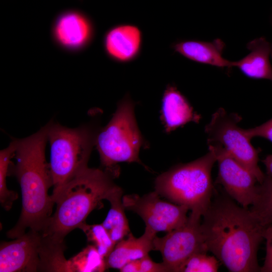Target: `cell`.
<instances>
[{"label":"cell","instance_id":"cell-30","mask_svg":"<svg viewBox=\"0 0 272 272\" xmlns=\"http://www.w3.org/2000/svg\"><path fill=\"white\" fill-rule=\"evenodd\" d=\"M270 48H271V50H270V56L272 58V43L270 44Z\"/></svg>","mask_w":272,"mask_h":272},{"label":"cell","instance_id":"cell-27","mask_svg":"<svg viewBox=\"0 0 272 272\" xmlns=\"http://www.w3.org/2000/svg\"><path fill=\"white\" fill-rule=\"evenodd\" d=\"M140 272H167L168 268L164 263H156L153 261L149 254L139 259Z\"/></svg>","mask_w":272,"mask_h":272},{"label":"cell","instance_id":"cell-7","mask_svg":"<svg viewBox=\"0 0 272 272\" xmlns=\"http://www.w3.org/2000/svg\"><path fill=\"white\" fill-rule=\"evenodd\" d=\"M241 120L238 114L219 108L205 126L208 145L225 150L249 170L260 184L265 177L258 165L260 150L252 146L245 129L239 126Z\"/></svg>","mask_w":272,"mask_h":272},{"label":"cell","instance_id":"cell-31","mask_svg":"<svg viewBox=\"0 0 272 272\" xmlns=\"http://www.w3.org/2000/svg\"><path fill=\"white\" fill-rule=\"evenodd\" d=\"M81 1H82V0H81Z\"/></svg>","mask_w":272,"mask_h":272},{"label":"cell","instance_id":"cell-6","mask_svg":"<svg viewBox=\"0 0 272 272\" xmlns=\"http://www.w3.org/2000/svg\"><path fill=\"white\" fill-rule=\"evenodd\" d=\"M133 103L126 95L118 104L109 123L98 132L96 145L102 169L114 177L120 162L141 163L139 152L144 140L138 127Z\"/></svg>","mask_w":272,"mask_h":272},{"label":"cell","instance_id":"cell-16","mask_svg":"<svg viewBox=\"0 0 272 272\" xmlns=\"http://www.w3.org/2000/svg\"><path fill=\"white\" fill-rule=\"evenodd\" d=\"M156 235L145 229L142 236L135 238L130 232L126 239L124 238L116 244L105 258L107 268L120 269L126 263L148 255L153 250V240Z\"/></svg>","mask_w":272,"mask_h":272},{"label":"cell","instance_id":"cell-28","mask_svg":"<svg viewBox=\"0 0 272 272\" xmlns=\"http://www.w3.org/2000/svg\"><path fill=\"white\" fill-rule=\"evenodd\" d=\"M119 270L121 272H140L139 259L126 263Z\"/></svg>","mask_w":272,"mask_h":272},{"label":"cell","instance_id":"cell-1","mask_svg":"<svg viewBox=\"0 0 272 272\" xmlns=\"http://www.w3.org/2000/svg\"><path fill=\"white\" fill-rule=\"evenodd\" d=\"M201 228L208 251L229 271H260L257 252L264 227L249 208L227 194L216 197L202 216Z\"/></svg>","mask_w":272,"mask_h":272},{"label":"cell","instance_id":"cell-21","mask_svg":"<svg viewBox=\"0 0 272 272\" xmlns=\"http://www.w3.org/2000/svg\"><path fill=\"white\" fill-rule=\"evenodd\" d=\"M18 139H13L8 147L0 151V202L6 210H10L13 202L17 199L16 191L10 190L7 186L6 178L9 173L11 160L14 157Z\"/></svg>","mask_w":272,"mask_h":272},{"label":"cell","instance_id":"cell-8","mask_svg":"<svg viewBox=\"0 0 272 272\" xmlns=\"http://www.w3.org/2000/svg\"><path fill=\"white\" fill-rule=\"evenodd\" d=\"M122 201L125 209L134 212L142 218L145 229L156 234L160 231L170 232L188 220V208L162 199L156 191L143 196L126 194Z\"/></svg>","mask_w":272,"mask_h":272},{"label":"cell","instance_id":"cell-3","mask_svg":"<svg viewBox=\"0 0 272 272\" xmlns=\"http://www.w3.org/2000/svg\"><path fill=\"white\" fill-rule=\"evenodd\" d=\"M114 177L102 168L87 166L81 170L53 198L56 211L43 235L55 243H63L66 235L86 223L90 213L119 187L113 182Z\"/></svg>","mask_w":272,"mask_h":272},{"label":"cell","instance_id":"cell-23","mask_svg":"<svg viewBox=\"0 0 272 272\" xmlns=\"http://www.w3.org/2000/svg\"><path fill=\"white\" fill-rule=\"evenodd\" d=\"M79 229L85 234L87 241L95 246L105 259L116 245L102 224L89 225L86 222Z\"/></svg>","mask_w":272,"mask_h":272},{"label":"cell","instance_id":"cell-26","mask_svg":"<svg viewBox=\"0 0 272 272\" xmlns=\"http://www.w3.org/2000/svg\"><path fill=\"white\" fill-rule=\"evenodd\" d=\"M245 131L251 139L255 137H260L272 142V118L258 126L245 129Z\"/></svg>","mask_w":272,"mask_h":272},{"label":"cell","instance_id":"cell-19","mask_svg":"<svg viewBox=\"0 0 272 272\" xmlns=\"http://www.w3.org/2000/svg\"><path fill=\"white\" fill-rule=\"evenodd\" d=\"M65 249L64 242L56 243L42 234L39 271L70 272Z\"/></svg>","mask_w":272,"mask_h":272},{"label":"cell","instance_id":"cell-20","mask_svg":"<svg viewBox=\"0 0 272 272\" xmlns=\"http://www.w3.org/2000/svg\"><path fill=\"white\" fill-rule=\"evenodd\" d=\"M68 263L70 272H102L107 269L105 259L91 244L68 259Z\"/></svg>","mask_w":272,"mask_h":272},{"label":"cell","instance_id":"cell-24","mask_svg":"<svg viewBox=\"0 0 272 272\" xmlns=\"http://www.w3.org/2000/svg\"><path fill=\"white\" fill-rule=\"evenodd\" d=\"M207 251L196 253L189 257L180 266L178 272H217L219 260Z\"/></svg>","mask_w":272,"mask_h":272},{"label":"cell","instance_id":"cell-22","mask_svg":"<svg viewBox=\"0 0 272 272\" xmlns=\"http://www.w3.org/2000/svg\"><path fill=\"white\" fill-rule=\"evenodd\" d=\"M249 209L262 226L272 224V180L266 176Z\"/></svg>","mask_w":272,"mask_h":272},{"label":"cell","instance_id":"cell-11","mask_svg":"<svg viewBox=\"0 0 272 272\" xmlns=\"http://www.w3.org/2000/svg\"><path fill=\"white\" fill-rule=\"evenodd\" d=\"M218 164L215 183L221 185L226 194L245 208L254 202L257 194L258 182L255 176L223 149L208 146Z\"/></svg>","mask_w":272,"mask_h":272},{"label":"cell","instance_id":"cell-15","mask_svg":"<svg viewBox=\"0 0 272 272\" xmlns=\"http://www.w3.org/2000/svg\"><path fill=\"white\" fill-rule=\"evenodd\" d=\"M162 107L163 120L167 132L190 121L198 122L200 119L184 96L172 85H168L164 92Z\"/></svg>","mask_w":272,"mask_h":272},{"label":"cell","instance_id":"cell-9","mask_svg":"<svg viewBox=\"0 0 272 272\" xmlns=\"http://www.w3.org/2000/svg\"><path fill=\"white\" fill-rule=\"evenodd\" d=\"M51 41L59 49L70 54L86 50L94 42L95 24L91 17L77 9L59 12L53 19L50 30Z\"/></svg>","mask_w":272,"mask_h":272},{"label":"cell","instance_id":"cell-17","mask_svg":"<svg viewBox=\"0 0 272 272\" xmlns=\"http://www.w3.org/2000/svg\"><path fill=\"white\" fill-rule=\"evenodd\" d=\"M246 47L249 53L238 61H233V66L238 67L249 78L267 79L272 82V66L269 61L270 43L261 37L249 42Z\"/></svg>","mask_w":272,"mask_h":272},{"label":"cell","instance_id":"cell-10","mask_svg":"<svg viewBox=\"0 0 272 272\" xmlns=\"http://www.w3.org/2000/svg\"><path fill=\"white\" fill-rule=\"evenodd\" d=\"M201 220L188 218L182 226L153 240V250L159 251L169 271L178 272L182 264L192 255L208 252L201 228Z\"/></svg>","mask_w":272,"mask_h":272},{"label":"cell","instance_id":"cell-12","mask_svg":"<svg viewBox=\"0 0 272 272\" xmlns=\"http://www.w3.org/2000/svg\"><path fill=\"white\" fill-rule=\"evenodd\" d=\"M41 232L31 229L0 246L1 272L39 271Z\"/></svg>","mask_w":272,"mask_h":272},{"label":"cell","instance_id":"cell-14","mask_svg":"<svg viewBox=\"0 0 272 272\" xmlns=\"http://www.w3.org/2000/svg\"><path fill=\"white\" fill-rule=\"evenodd\" d=\"M225 44L221 39L212 42L195 40H183L173 42L171 48L174 52L191 61L220 68L233 66V61L223 57Z\"/></svg>","mask_w":272,"mask_h":272},{"label":"cell","instance_id":"cell-25","mask_svg":"<svg viewBox=\"0 0 272 272\" xmlns=\"http://www.w3.org/2000/svg\"><path fill=\"white\" fill-rule=\"evenodd\" d=\"M265 240V256L261 272H272V224L264 227L263 233Z\"/></svg>","mask_w":272,"mask_h":272},{"label":"cell","instance_id":"cell-18","mask_svg":"<svg viewBox=\"0 0 272 272\" xmlns=\"http://www.w3.org/2000/svg\"><path fill=\"white\" fill-rule=\"evenodd\" d=\"M122 189L119 187L108 198L111 208L102 223L116 244L130 232L122 201Z\"/></svg>","mask_w":272,"mask_h":272},{"label":"cell","instance_id":"cell-13","mask_svg":"<svg viewBox=\"0 0 272 272\" xmlns=\"http://www.w3.org/2000/svg\"><path fill=\"white\" fill-rule=\"evenodd\" d=\"M143 34L140 28L130 23H120L108 28L102 38V47L106 56L119 63H128L140 56Z\"/></svg>","mask_w":272,"mask_h":272},{"label":"cell","instance_id":"cell-29","mask_svg":"<svg viewBox=\"0 0 272 272\" xmlns=\"http://www.w3.org/2000/svg\"><path fill=\"white\" fill-rule=\"evenodd\" d=\"M262 162L265 167V176L272 180V154L266 156Z\"/></svg>","mask_w":272,"mask_h":272},{"label":"cell","instance_id":"cell-2","mask_svg":"<svg viewBox=\"0 0 272 272\" xmlns=\"http://www.w3.org/2000/svg\"><path fill=\"white\" fill-rule=\"evenodd\" d=\"M47 131L48 123L33 134L18 139L16 163L9 169L20 184L22 207L17 223L7 233L9 238H18L27 229L42 232L51 217L54 202L48 192L53 181L45 159Z\"/></svg>","mask_w":272,"mask_h":272},{"label":"cell","instance_id":"cell-5","mask_svg":"<svg viewBox=\"0 0 272 272\" xmlns=\"http://www.w3.org/2000/svg\"><path fill=\"white\" fill-rule=\"evenodd\" d=\"M47 123L53 200L66 183L88 166L98 131L91 124L69 128L52 120Z\"/></svg>","mask_w":272,"mask_h":272},{"label":"cell","instance_id":"cell-4","mask_svg":"<svg viewBox=\"0 0 272 272\" xmlns=\"http://www.w3.org/2000/svg\"><path fill=\"white\" fill-rule=\"evenodd\" d=\"M216 162L214 153L177 165L157 177L155 191L174 203L191 211L189 218L201 220L213 199L214 187L211 172Z\"/></svg>","mask_w":272,"mask_h":272}]
</instances>
